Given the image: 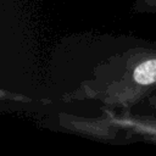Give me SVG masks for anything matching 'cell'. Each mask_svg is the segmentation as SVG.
I'll list each match as a JSON object with an SVG mask.
<instances>
[{
  "mask_svg": "<svg viewBox=\"0 0 156 156\" xmlns=\"http://www.w3.org/2000/svg\"><path fill=\"white\" fill-rule=\"evenodd\" d=\"M124 124L146 141L156 143V116H134L126 119Z\"/></svg>",
  "mask_w": 156,
  "mask_h": 156,
  "instance_id": "obj_1",
  "label": "cell"
},
{
  "mask_svg": "<svg viewBox=\"0 0 156 156\" xmlns=\"http://www.w3.org/2000/svg\"><path fill=\"white\" fill-rule=\"evenodd\" d=\"M134 9L139 12H156V0H136Z\"/></svg>",
  "mask_w": 156,
  "mask_h": 156,
  "instance_id": "obj_2",
  "label": "cell"
},
{
  "mask_svg": "<svg viewBox=\"0 0 156 156\" xmlns=\"http://www.w3.org/2000/svg\"><path fill=\"white\" fill-rule=\"evenodd\" d=\"M147 104H149L151 107L156 108V91H155L151 96H149V98H147Z\"/></svg>",
  "mask_w": 156,
  "mask_h": 156,
  "instance_id": "obj_3",
  "label": "cell"
}]
</instances>
